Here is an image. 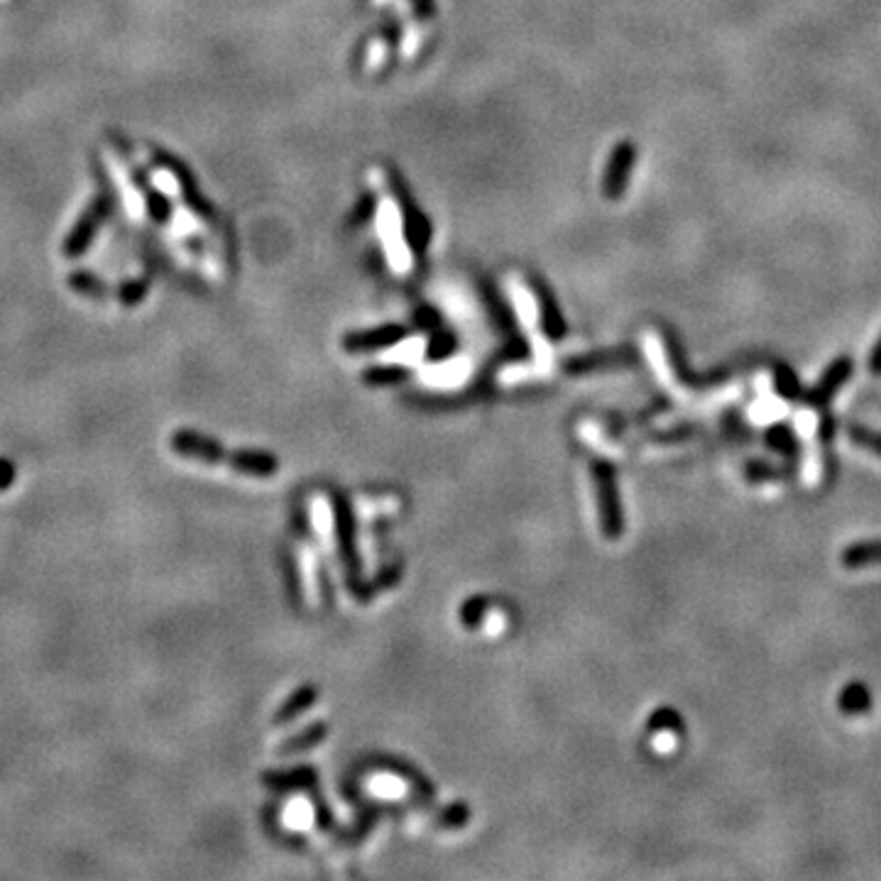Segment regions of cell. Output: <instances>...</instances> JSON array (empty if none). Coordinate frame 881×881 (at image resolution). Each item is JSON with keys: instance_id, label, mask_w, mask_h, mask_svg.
Segmentation results:
<instances>
[{"instance_id": "cell-14", "label": "cell", "mask_w": 881, "mask_h": 881, "mask_svg": "<svg viewBox=\"0 0 881 881\" xmlns=\"http://www.w3.org/2000/svg\"><path fill=\"white\" fill-rule=\"evenodd\" d=\"M13 480H15V468H13V463L0 460V490H5Z\"/></svg>"}, {"instance_id": "cell-1", "label": "cell", "mask_w": 881, "mask_h": 881, "mask_svg": "<svg viewBox=\"0 0 881 881\" xmlns=\"http://www.w3.org/2000/svg\"><path fill=\"white\" fill-rule=\"evenodd\" d=\"M169 446H172V451L177 456H181V458L199 460V463H228V466H233L235 453H226L223 446L216 444L213 438L196 434V431H174L172 438H169Z\"/></svg>"}, {"instance_id": "cell-12", "label": "cell", "mask_w": 881, "mask_h": 881, "mask_svg": "<svg viewBox=\"0 0 881 881\" xmlns=\"http://www.w3.org/2000/svg\"><path fill=\"white\" fill-rule=\"evenodd\" d=\"M747 476L752 477V480H773V477H784V470L773 468V466H766V463L752 460V463H747Z\"/></svg>"}, {"instance_id": "cell-13", "label": "cell", "mask_w": 881, "mask_h": 881, "mask_svg": "<svg viewBox=\"0 0 881 881\" xmlns=\"http://www.w3.org/2000/svg\"><path fill=\"white\" fill-rule=\"evenodd\" d=\"M779 394L781 397H786V399H801L804 397V392H801V387H798V383H795V377L791 374V370H784V377L779 374Z\"/></svg>"}, {"instance_id": "cell-11", "label": "cell", "mask_w": 881, "mask_h": 881, "mask_svg": "<svg viewBox=\"0 0 881 881\" xmlns=\"http://www.w3.org/2000/svg\"><path fill=\"white\" fill-rule=\"evenodd\" d=\"M399 338L397 328H387V331H377V333H367V335H358V338H351L348 345L351 348H380V345L394 343Z\"/></svg>"}, {"instance_id": "cell-8", "label": "cell", "mask_w": 881, "mask_h": 881, "mask_svg": "<svg viewBox=\"0 0 881 881\" xmlns=\"http://www.w3.org/2000/svg\"><path fill=\"white\" fill-rule=\"evenodd\" d=\"M316 688H312V686H304L302 691H297V693L292 695L284 705H282V710L274 715V722L277 725H282V722H287V720H292V718H297L299 712H304L309 705H313V701H316Z\"/></svg>"}, {"instance_id": "cell-15", "label": "cell", "mask_w": 881, "mask_h": 881, "mask_svg": "<svg viewBox=\"0 0 881 881\" xmlns=\"http://www.w3.org/2000/svg\"><path fill=\"white\" fill-rule=\"evenodd\" d=\"M869 370H872L874 374H881V338L876 341V345H874L872 355H869Z\"/></svg>"}, {"instance_id": "cell-5", "label": "cell", "mask_w": 881, "mask_h": 881, "mask_svg": "<svg viewBox=\"0 0 881 881\" xmlns=\"http://www.w3.org/2000/svg\"><path fill=\"white\" fill-rule=\"evenodd\" d=\"M843 563L847 569H865L881 563V541H857L845 548Z\"/></svg>"}, {"instance_id": "cell-6", "label": "cell", "mask_w": 881, "mask_h": 881, "mask_svg": "<svg viewBox=\"0 0 881 881\" xmlns=\"http://www.w3.org/2000/svg\"><path fill=\"white\" fill-rule=\"evenodd\" d=\"M837 702H840V710L847 712V715H865V712L872 710V693H869V688L865 683L855 681L840 693Z\"/></svg>"}, {"instance_id": "cell-10", "label": "cell", "mask_w": 881, "mask_h": 881, "mask_svg": "<svg viewBox=\"0 0 881 881\" xmlns=\"http://www.w3.org/2000/svg\"><path fill=\"white\" fill-rule=\"evenodd\" d=\"M323 734H326V727L321 725V722L319 725L309 727V730H304V732L297 734V737H289V740L284 742V747H282V754H289V752H302V749L313 747Z\"/></svg>"}, {"instance_id": "cell-2", "label": "cell", "mask_w": 881, "mask_h": 881, "mask_svg": "<svg viewBox=\"0 0 881 881\" xmlns=\"http://www.w3.org/2000/svg\"><path fill=\"white\" fill-rule=\"evenodd\" d=\"M110 211H113V194H110L108 189H103L101 199H96L94 206L88 209L84 219L78 220V226L74 228V233H71V238L67 241V245H64V250H67V255H69V258H77L78 252H84V250H87V245L91 242L94 233L103 226V223H106Z\"/></svg>"}, {"instance_id": "cell-7", "label": "cell", "mask_w": 881, "mask_h": 881, "mask_svg": "<svg viewBox=\"0 0 881 881\" xmlns=\"http://www.w3.org/2000/svg\"><path fill=\"white\" fill-rule=\"evenodd\" d=\"M766 441H769V446H772L773 451L781 453V456L788 460H795L798 458V453H801V448H798V438H795V434L791 431V426H786V424L772 426L769 434H766Z\"/></svg>"}, {"instance_id": "cell-4", "label": "cell", "mask_w": 881, "mask_h": 881, "mask_svg": "<svg viewBox=\"0 0 881 881\" xmlns=\"http://www.w3.org/2000/svg\"><path fill=\"white\" fill-rule=\"evenodd\" d=\"M855 363L850 358H837L835 363L827 365L818 383L813 384V390L805 394V402L811 406H827L835 399V394L843 390L847 380L852 377Z\"/></svg>"}, {"instance_id": "cell-9", "label": "cell", "mask_w": 881, "mask_h": 881, "mask_svg": "<svg viewBox=\"0 0 881 881\" xmlns=\"http://www.w3.org/2000/svg\"><path fill=\"white\" fill-rule=\"evenodd\" d=\"M847 436L852 444H857L859 448L874 453L881 458V431H872L866 426H847Z\"/></svg>"}, {"instance_id": "cell-3", "label": "cell", "mask_w": 881, "mask_h": 881, "mask_svg": "<svg viewBox=\"0 0 881 881\" xmlns=\"http://www.w3.org/2000/svg\"><path fill=\"white\" fill-rule=\"evenodd\" d=\"M595 480H598L602 531H605V537L617 538L620 534H622V515H620V505H617V490H615V476H612V468H610V466H598V470H595Z\"/></svg>"}]
</instances>
